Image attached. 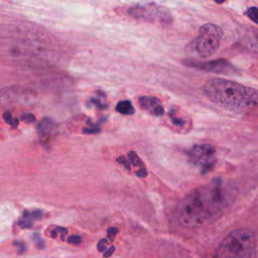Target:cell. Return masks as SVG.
<instances>
[{"instance_id": "603a6c76", "label": "cell", "mask_w": 258, "mask_h": 258, "mask_svg": "<svg viewBox=\"0 0 258 258\" xmlns=\"http://www.w3.org/2000/svg\"><path fill=\"white\" fill-rule=\"evenodd\" d=\"M99 131H100V128L97 127V126H93L91 128H85L83 130V132L86 133V134H93V133H97Z\"/></svg>"}, {"instance_id": "9c48e42d", "label": "cell", "mask_w": 258, "mask_h": 258, "mask_svg": "<svg viewBox=\"0 0 258 258\" xmlns=\"http://www.w3.org/2000/svg\"><path fill=\"white\" fill-rule=\"evenodd\" d=\"M241 44L248 50L258 54V29L250 28L247 29L241 38Z\"/></svg>"}, {"instance_id": "44dd1931", "label": "cell", "mask_w": 258, "mask_h": 258, "mask_svg": "<svg viewBox=\"0 0 258 258\" xmlns=\"http://www.w3.org/2000/svg\"><path fill=\"white\" fill-rule=\"evenodd\" d=\"M117 233H118V228L116 227H111L108 229V238L111 240V241H113Z\"/></svg>"}, {"instance_id": "4fadbf2b", "label": "cell", "mask_w": 258, "mask_h": 258, "mask_svg": "<svg viewBox=\"0 0 258 258\" xmlns=\"http://www.w3.org/2000/svg\"><path fill=\"white\" fill-rule=\"evenodd\" d=\"M128 161L131 165H133L134 167H139V169L145 167L141 160L139 158V156H137V153L134 151H130L128 153Z\"/></svg>"}, {"instance_id": "ac0fdd59", "label": "cell", "mask_w": 258, "mask_h": 258, "mask_svg": "<svg viewBox=\"0 0 258 258\" xmlns=\"http://www.w3.org/2000/svg\"><path fill=\"white\" fill-rule=\"evenodd\" d=\"M117 162H118L119 164H122L127 170H130V168H131V164H130L129 161L125 159V157H119V158L117 159Z\"/></svg>"}, {"instance_id": "4316f807", "label": "cell", "mask_w": 258, "mask_h": 258, "mask_svg": "<svg viewBox=\"0 0 258 258\" xmlns=\"http://www.w3.org/2000/svg\"><path fill=\"white\" fill-rule=\"evenodd\" d=\"M12 127H16L17 125H19V120H17L16 118H13V120H12V122H11V124H10Z\"/></svg>"}, {"instance_id": "9a60e30c", "label": "cell", "mask_w": 258, "mask_h": 258, "mask_svg": "<svg viewBox=\"0 0 258 258\" xmlns=\"http://www.w3.org/2000/svg\"><path fill=\"white\" fill-rule=\"evenodd\" d=\"M245 15L254 23L258 24V7H250L246 10Z\"/></svg>"}, {"instance_id": "d4e9b609", "label": "cell", "mask_w": 258, "mask_h": 258, "mask_svg": "<svg viewBox=\"0 0 258 258\" xmlns=\"http://www.w3.org/2000/svg\"><path fill=\"white\" fill-rule=\"evenodd\" d=\"M114 250H115V247H114V246H111L109 249H106V250L104 251V254H103V256H104V257H109V256H111V255L113 254Z\"/></svg>"}, {"instance_id": "277c9868", "label": "cell", "mask_w": 258, "mask_h": 258, "mask_svg": "<svg viewBox=\"0 0 258 258\" xmlns=\"http://www.w3.org/2000/svg\"><path fill=\"white\" fill-rule=\"evenodd\" d=\"M223 31L220 26L206 23L199 29V36L187 47L188 56L207 59L214 56L220 47Z\"/></svg>"}, {"instance_id": "30bf717a", "label": "cell", "mask_w": 258, "mask_h": 258, "mask_svg": "<svg viewBox=\"0 0 258 258\" xmlns=\"http://www.w3.org/2000/svg\"><path fill=\"white\" fill-rule=\"evenodd\" d=\"M20 91L15 88H4L0 91V104L5 105L9 103H13L19 99Z\"/></svg>"}, {"instance_id": "8992f818", "label": "cell", "mask_w": 258, "mask_h": 258, "mask_svg": "<svg viewBox=\"0 0 258 258\" xmlns=\"http://www.w3.org/2000/svg\"><path fill=\"white\" fill-rule=\"evenodd\" d=\"M216 149L210 144H196L188 151V161L191 164L199 166L202 173L210 171L216 163Z\"/></svg>"}, {"instance_id": "3957f363", "label": "cell", "mask_w": 258, "mask_h": 258, "mask_svg": "<svg viewBox=\"0 0 258 258\" xmlns=\"http://www.w3.org/2000/svg\"><path fill=\"white\" fill-rule=\"evenodd\" d=\"M257 238L249 229H238L230 232L216 249L215 256L227 258H246L256 255Z\"/></svg>"}, {"instance_id": "d6986e66", "label": "cell", "mask_w": 258, "mask_h": 258, "mask_svg": "<svg viewBox=\"0 0 258 258\" xmlns=\"http://www.w3.org/2000/svg\"><path fill=\"white\" fill-rule=\"evenodd\" d=\"M107 245H108V241H107V239H102L99 241L98 243V250L100 252H104L106 249H107Z\"/></svg>"}, {"instance_id": "cb8c5ba5", "label": "cell", "mask_w": 258, "mask_h": 258, "mask_svg": "<svg viewBox=\"0 0 258 258\" xmlns=\"http://www.w3.org/2000/svg\"><path fill=\"white\" fill-rule=\"evenodd\" d=\"M3 119L5 120L6 123H8L10 125L11 122H12V120H13V117H12V115L9 112H5L4 115H3Z\"/></svg>"}, {"instance_id": "ffe728a7", "label": "cell", "mask_w": 258, "mask_h": 258, "mask_svg": "<svg viewBox=\"0 0 258 258\" xmlns=\"http://www.w3.org/2000/svg\"><path fill=\"white\" fill-rule=\"evenodd\" d=\"M68 242L71 244H79L81 243V237L78 235H73L68 238Z\"/></svg>"}, {"instance_id": "7c38bea8", "label": "cell", "mask_w": 258, "mask_h": 258, "mask_svg": "<svg viewBox=\"0 0 258 258\" xmlns=\"http://www.w3.org/2000/svg\"><path fill=\"white\" fill-rule=\"evenodd\" d=\"M116 110L121 113V114H125V115H131L135 112V109L134 107L132 106L131 102L129 100H124V101H121L119 102L117 106H116Z\"/></svg>"}, {"instance_id": "5b68a950", "label": "cell", "mask_w": 258, "mask_h": 258, "mask_svg": "<svg viewBox=\"0 0 258 258\" xmlns=\"http://www.w3.org/2000/svg\"><path fill=\"white\" fill-rule=\"evenodd\" d=\"M128 13L134 19L150 23H166L171 20L169 13L164 7L156 4H141L131 6L128 9Z\"/></svg>"}, {"instance_id": "8fae6325", "label": "cell", "mask_w": 258, "mask_h": 258, "mask_svg": "<svg viewBox=\"0 0 258 258\" xmlns=\"http://www.w3.org/2000/svg\"><path fill=\"white\" fill-rule=\"evenodd\" d=\"M56 129V124L53 120L49 118L43 119V121L39 124V131L43 136H47L54 132Z\"/></svg>"}, {"instance_id": "5bb4252c", "label": "cell", "mask_w": 258, "mask_h": 258, "mask_svg": "<svg viewBox=\"0 0 258 258\" xmlns=\"http://www.w3.org/2000/svg\"><path fill=\"white\" fill-rule=\"evenodd\" d=\"M98 94H99V96L92 98L91 102L98 108H101V109L106 108V106H107L106 105V95L102 92H98Z\"/></svg>"}, {"instance_id": "6da1fadb", "label": "cell", "mask_w": 258, "mask_h": 258, "mask_svg": "<svg viewBox=\"0 0 258 258\" xmlns=\"http://www.w3.org/2000/svg\"><path fill=\"white\" fill-rule=\"evenodd\" d=\"M236 197L230 181L217 178L188 193L179 204L177 217L188 229L202 227L227 210Z\"/></svg>"}, {"instance_id": "7402d4cb", "label": "cell", "mask_w": 258, "mask_h": 258, "mask_svg": "<svg viewBox=\"0 0 258 258\" xmlns=\"http://www.w3.org/2000/svg\"><path fill=\"white\" fill-rule=\"evenodd\" d=\"M20 225L23 228H30L32 226V223L27 218H23L22 221H20Z\"/></svg>"}, {"instance_id": "83f0119b", "label": "cell", "mask_w": 258, "mask_h": 258, "mask_svg": "<svg viewBox=\"0 0 258 258\" xmlns=\"http://www.w3.org/2000/svg\"><path fill=\"white\" fill-rule=\"evenodd\" d=\"M214 1L218 4H223L224 2H226V0H214Z\"/></svg>"}, {"instance_id": "484cf974", "label": "cell", "mask_w": 258, "mask_h": 258, "mask_svg": "<svg viewBox=\"0 0 258 258\" xmlns=\"http://www.w3.org/2000/svg\"><path fill=\"white\" fill-rule=\"evenodd\" d=\"M30 216L33 217V218H36V219H39V218H41V217L43 216V213H42L40 210H37V211L32 212V213L30 214Z\"/></svg>"}, {"instance_id": "52a82bcc", "label": "cell", "mask_w": 258, "mask_h": 258, "mask_svg": "<svg viewBox=\"0 0 258 258\" xmlns=\"http://www.w3.org/2000/svg\"><path fill=\"white\" fill-rule=\"evenodd\" d=\"M184 64L188 67L196 69L199 71L204 72H211L216 74H232L236 72V69L227 61L224 59H218L213 61H206V62H200V61H194V60H188L184 61Z\"/></svg>"}, {"instance_id": "7a4b0ae2", "label": "cell", "mask_w": 258, "mask_h": 258, "mask_svg": "<svg viewBox=\"0 0 258 258\" xmlns=\"http://www.w3.org/2000/svg\"><path fill=\"white\" fill-rule=\"evenodd\" d=\"M205 95L222 109L246 113L258 109V90L225 79L209 80L203 87Z\"/></svg>"}, {"instance_id": "e0dca14e", "label": "cell", "mask_w": 258, "mask_h": 258, "mask_svg": "<svg viewBox=\"0 0 258 258\" xmlns=\"http://www.w3.org/2000/svg\"><path fill=\"white\" fill-rule=\"evenodd\" d=\"M21 118L23 120V121H25L27 123H31V122L36 121V117H34V115L31 113H24L22 115Z\"/></svg>"}, {"instance_id": "2e32d148", "label": "cell", "mask_w": 258, "mask_h": 258, "mask_svg": "<svg viewBox=\"0 0 258 258\" xmlns=\"http://www.w3.org/2000/svg\"><path fill=\"white\" fill-rule=\"evenodd\" d=\"M169 117H170L171 121H173V123L175 125H177V126H183L184 125V120H183V118L178 117L175 112H170L169 113Z\"/></svg>"}, {"instance_id": "ba28073f", "label": "cell", "mask_w": 258, "mask_h": 258, "mask_svg": "<svg viewBox=\"0 0 258 258\" xmlns=\"http://www.w3.org/2000/svg\"><path fill=\"white\" fill-rule=\"evenodd\" d=\"M139 102L141 108L147 111L149 114L154 116H163L164 114V108L158 98L142 96L140 97Z\"/></svg>"}]
</instances>
